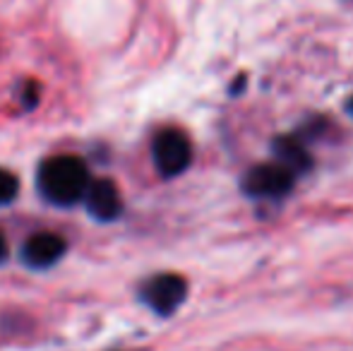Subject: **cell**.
I'll return each instance as SVG.
<instances>
[{"label":"cell","mask_w":353,"mask_h":351,"mask_svg":"<svg viewBox=\"0 0 353 351\" xmlns=\"http://www.w3.org/2000/svg\"><path fill=\"white\" fill-rule=\"evenodd\" d=\"M92 176L84 159L74 154H56L39 164L37 188L39 195L56 207H74L82 202Z\"/></svg>","instance_id":"1"},{"label":"cell","mask_w":353,"mask_h":351,"mask_svg":"<svg viewBox=\"0 0 353 351\" xmlns=\"http://www.w3.org/2000/svg\"><path fill=\"white\" fill-rule=\"evenodd\" d=\"M152 159L161 178H176L185 174L192 164V145L190 137L176 128L157 132L152 142Z\"/></svg>","instance_id":"2"},{"label":"cell","mask_w":353,"mask_h":351,"mask_svg":"<svg viewBox=\"0 0 353 351\" xmlns=\"http://www.w3.org/2000/svg\"><path fill=\"white\" fill-rule=\"evenodd\" d=\"M188 296V281L181 274L173 272H161V274L149 277L140 289L142 303H147L161 318L173 315L183 305Z\"/></svg>","instance_id":"3"},{"label":"cell","mask_w":353,"mask_h":351,"mask_svg":"<svg viewBox=\"0 0 353 351\" xmlns=\"http://www.w3.org/2000/svg\"><path fill=\"white\" fill-rule=\"evenodd\" d=\"M296 183V174L281 166L279 161L274 164H257L243 176L241 188L248 197H260V200H279L288 195Z\"/></svg>","instance_id":"4"},{"label":"cell","mask_w":353,"mask_h":351,"mask_svg":"<svg viewBox=\"0 0 353 351\" xmlns=\"http://www.w3.org/2000/svg\"><path fill=\"white\" fill-rule=\"evenodd\" d=\"M68 250V241L53 231H39L24 241L19 250V260L29 270H51L56 263H61Z\"/></svg>","instance_id":"5"},{"label":"cell","mask_w":353,"mask_h":351,"mask_svg":"<svg viewBox=\"0 0 353 351\" xmlns=\"http://www.w3.org/2000/svg\"><path fill=\"white\" fill-rule=\"evenodd\" d=\"M89 217L97 221H116L123 214V197L111 178H97L89 183L82 197Z\"/></svg>","instance_id":"6"},{"label":"cell","mask_w":353,"mask_h":351,"mask_svg":"<svg viewBox=\"0 0 353 351\" xmlns=\"http://www.w3.org/2000/svg\"><path fill=\"white\" fill-rule=\"evenodd\" d=\"M274 154L279 164L286 166L291 174H305V171L312 169V157L307 154L303 140H298L296 135L274 140Z\"/></svg>","instance_id":"7"},{"label":"cell","mask_w":353,"mask_h":351,"mask_svg":"<svg viewBox=\"0 0 353 351\" xmlns=\"http://www.w3.org/2000/svg\"><path fill=\"white\" fill-rule=\"evenodd\" d=\"M19 195V178L10 169H0V207H8Z\"/></svg>","instance_id":"8"},{"label":"cell","mask_w":353,"mask_h":351,"mask_svg":"<svg viewBox=\"0 0 353 351\" xmlns=\"http://www.w3.org/2000/svg\"><path fill=\"white\" fill-rule=\"evenodd\" d=\"M17 92H19L17 99L24 111H34V108L39 106V101H41V89H39V85L34 80H24Z\"/></svg>","instance_id":"9"},{"label":"cell","mask_w":353,"mask_h":351,"mask_svg":"<svg viewBox=\"0 0 353 351\" xmlns=\"http://www.w3.org/2000/svg\"><path fill=\"white\" fill-rule=\"evenodd\" d=\"M8 260V239H5V234L0 231V265Z\"/></svg>","instance_id":"10"},{"label":"cell","mask_w":353,"mask_h":351,"mask_svg":"<svg viewBox=\"0 0 353 351\" xmlns=\"http://www.w3.org/2000/svg\"><path fill=\"white\" fill-rule=\"evenodd\" d=\"M351 108H353V101H351Z\"/></svg>","instance_id":"11"}]
</instances>
